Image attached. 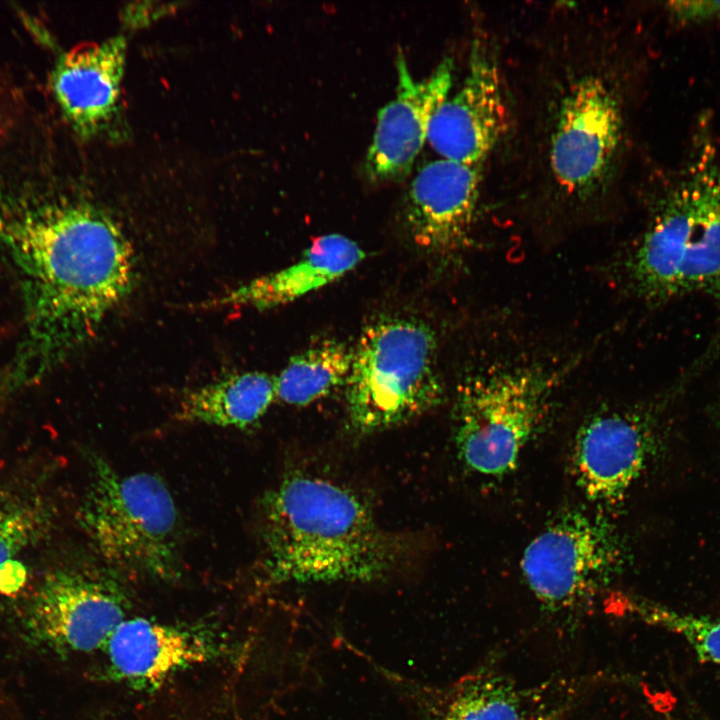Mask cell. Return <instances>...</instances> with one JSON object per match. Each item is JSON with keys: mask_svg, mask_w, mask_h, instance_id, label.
<instances>
[{"mask_svg": "<svg viewBox=\"0 0 720 720\" xmlns=\"http://www.w3.org/2000/svg\"><path fill=\"white\" fill-rule=\"evenodd\" d=\"M91 481L80 522L98 554L114 567L158 580L180 574V517L156 474H122L89 455Z\"/></svg>", "mask_w": 720, "mask_h": 720, "instance_id": "obj_5", "label": "cell"}, {"mask_svg": "<svg viewBox=\"0 0 720 720\" xmlns=\"http://www.w3.org/2000/svg\"><path fill=\"white\" fill-rule=\"evenodd\" d=\"M264 571L273 583L372 582L408 559L411 542L380 525L355 492L291 474L261 502Z\"/></svg>", "mask_w": 720, "mask_h": 720, "instance_id": "obj_2", "label": "cell"}, {"mask_svg": "<svg viewBox=\"0 0 720 720\" xmlns=\"http://www.w3.org/2000/svg\"><path fill=\"white\" fill-rule=\"evenodd\" d=\"M398 85L393 100L377 116V125L364 162L375 183L398 182L411 172L428 138L433 115L449 95L453 61L445 57L422 80H414L404 55L396 57Z\"/></svg>", "mask_w": 720, "mask_h": 720, "instance_id": "obj_12", "label": "cell"}, {"mask_svg": "<svg viewBox=\"0 0 720 720\" xmlns=\"http://www.w3.org/2000/svg\"><path fill=\"white\" fill-rule=\"evenodd\" d=\"M625 271L647 301L720 294V166L700 148L678 185L660 202Z\"/></svg>", "mask_w": 720, "mask_h": 720, "instance_id": "obj_3", "label": "cell"}, {"mask_svg": "<svg viewBox=\"0 0 720 720\" xmlns=\"http://www.w3.org/2000/svg\"><path fill=\"white\" fill-rule=\"evenodd\" d=\"M481 166L444 158L424 165L405 198V220L415 243L440 256L469 238L480 192Z\"/></svg>", "mask_w": 720, "mask_h": 720, "instance_id": "obj_14", "label": "cell"}, {"mask_svg": "<svg viewBox=\"0 0 720 720\" xmlns=\"http://www.w3.org/2000/svg\"><path fill=\"white\" fill-rule=\"evenodd\" d=\"M353 348L327 339L294 355L275 377L276 398L293 406H306L345 385Z\"/></svg>", "mask_w": 720, "mask_h": 720, "instance_id": "obj_19", "label": "cell"}, {"mask_svg": "<svg viewBox=\"0 0 720 720\" xmlns=\"http://www.w3.org/2000/svg\"><path fill=\"white\" fill-rule=\"evenodd\" d=\"M364 258L362 248L344 235L332 233L319 236L294 264L250 280L210 304L271 309L340 279Z\"/></svg>", "mask_w": 720, "mask_h": 720, "instance_id": "obj_17", "label": "cell"}, {"mask_svg": "<svg viewBox=\"0 0 720 720\" xmlns=\"http://www.w3.org/2000/svg\"><path fill=\"white\" fill-rule=\"evenodd\" d=\"M128 606L125 591L110 577L56 570L40 582L24 610V638L62 656L102 652L127 618Z\"/></svg>", "mask_w": 720, "mask_h": 720, "instance_id": "obj_9", "label": "cell"}, {"mask_svg": "<svg viewBox=\"0 0 720 720\" xmlns=\"http://www.w3.org/2000/svg\"><path fill=\"white\" fill-rule=\"evenodd\" d=\"M51 510L39 494L0 488V594L17 590L23 576L12 563L46 532Z\"/></svg>", "mask_w": 720, "mask_h": 720, "instance_id": "obj_20", "label": "cell"}, {"mask_svg": "<svg viewBox=\"0 0 720 720\" xmlns=\"http://www.w3.org/2000/svg\"><path fill=\"white\" fill-rule=\"evenodd\" d=\"M0 246L23 303L12 391L40 380L96 335L130 293L135 258L109 214L56 190L39 170H0Z\"/></svg>", "mask_w": 720, "mask_h": 720, "instance_id": "obj_1", "label": "cell"}, {"mask_svg": "<svg viewBox=\"0 0 720 720\" xmlns=\"http://www.w3.org/2000/svg\"><path fill=\"white\" fill-rule=\"evenodd\" d=\"M558 377L525 366L466 379L454 407V440L462 462L485 476L512 471L543 419Z\"/></svg>", "mask_w": 720, "mask_h": 720, "instance_id": "obj_6", "label": "cell"}, {"mask_svg": "<svg viewBox=\"0 0 720 720\" xmlns=\"http://www.w3.org/2000/svg\"><path fill=\"white\" fill-rule=\"evenodd\" d=\"M443 395L436 338L427 324L384 317L363 329L345 383L347 419L356 434L407 423L438 406Z\"/></svg>", "mask_w": 720, "mask_h": 720, "instance_id": "obj_4", "label": "cell"}, {"mask_svg": "<svg viewBox=\"0 0 720 720\" xmlns=\"http://www.w3.org/2000/svg\"><path fill=\"white\" fill-rule=\"evenodd\" d=\"M626 607L648 623L679 634L703 662L720 664V619L677 612L643 600H626Z\"/></svg>", "mask_w": 720, "mask_h": 720, "instance_id": "obj_21", "label": "cell"}, {"mask_svg": "<svg viewBox=\"0 0 720 720\" xmlns=\"http://www.w3.org/2000/svg\"><path fill=\"white\" fill-rule=\"evenodd\" d=\"M224 636L204 624H177L127 617L102 653L110 680L135 690H152L196 666L229 654Z\"/></svg>", "mask_w": 720, "mask_h": 720, "instance_id": "obj_10", "label": "cell"}, {"mask_svg": "<svg viewBox=\"0 0 720 720\" xmlns=\"http://www.w3.org/2000/svg\"><path fill=\"white\" fill-rule=\"evenodd\" d=\"M275 399V377L259 371L241 372L186 394L176 416L182 422L246 429L266 414Z\"/></svg>", "mask_w": 720, "mask_h": 720, "instance_id": "obj_18", "label": "cell"}, {"mask_svg": "<svg viewBox=\"0 0 720 720\" xmlns=\"http://www.w3.org/2000/svg\"><path fill=\"white\" fill-rule=\"evenodd\" d=\"M0 720H26L16 700L2 689H0Z\"/></svg>", "mask_w": 720, "mask_h": 720, "instance_id": "obj_23", "label": "cell"}, {"mask_svg": "<svg viewBox=\"0 0 720 720\" xmlns=\"http://www.w3.org/2000/svg\"><path fill=\"white\" fill-rule=\"evenodd\" d=\"M650 440L646 423L635 413L611 411L588 419L573 449L578 486L594 502L622 500L646 464Z\"/></svg>", "mask_w": 720, "mask_h": 720, "instance_id": "obj_16", "label": "cell"}, {"mask_svg": "<svg viewBox=\"0 0 720 720\" xmlns=\"http://www.w3.org/2000/svg\"><path fill=\"white\" fill-rule=\"evenodd\" d=\"M126 61L122 36L63 53L51 73V89L64 119L82 139L106 132L120 111Z\"/></svg>", "mask_w": 720, "mask_h": 720, "instance_id": "obj_15", "label": "cell"}, {"mask_svg": "<svg viewBox=\"0 0 720 720\" xmlns=\"http://www.w3.org/2000/svg\"><path fill=\"white\" fill-rule=\"evenodd\" d=\"M554 115L548 164L568 196L589 200L608 185L623 136V114L615 89L585 74L570 82Z\"/></svg>", "mask_w": 720, "mask_h": 720, "instance_id": "obj_7", "label": "cell"}, {"mask_svg": "<svg viewBox=\"0 0 720 720\" xmlns=\"http://www.w3.org/2000/svg\"><path fill=\"white\" fill-rule=\"evenodd\" d=\"M671 16L681 24H699L720 20V1L680 0L668 3Z\"/></svg>", "mask_w": 720, "mask_h": 720, "instance_id": "obj_22", "label": "cell"}, {"mask_svg": "<svg viewBox=\"0 0 720 720\" xmlns=\"http://www.w3.org/2000/svg\"><path fill=\"white\" fill-rule=\"evenodd\" d=\"M1 122H2V120H1V117H0V125H1Z\"/></svg>", "mask_w": 720, "mask_h": 720, "instance_id": "obj_24", "label": "cell"}, {"mask_svg": "<svg viewBox=\"0 0 720 720\" xmlns=\"http://www.w3.org/2000/svg\"><path fill=\"white\" fill-rule=\"evenodd\" d=\"M613 526L597 515L572 510L559 515L526 546L523 576L545 606L574 605L608 583L624 565Z\"/></svg>", "mask_w": 720, "mask_h": 720, "instance_id": "obj_8", "label": "cell"}, {"mask_svg": "<svg viewBox=\"0 0 720 720\" xmlns=\"http://www.w3.org/2000/svg\"><path fill=\"white\" fill-rule=\"evenodd\" d=\"M505 114L496 61L475 40L464 81L436 110L427 141L441 158L481 166L501 137Z\"/></svg>", "mask_w": 720, "mask_h": 720, "instance_id": "obj_13", "label": "cell"}, {"mask_svg": "<svg viewBox=\"0 0 720 720\" xmlns=\"http://www.w3.org/2000/svg\"><path fill=\"white\" fill-rule=\"evenodd\" d=\"M409 699L415 720H559L570 694L522 688L503 675L479 671L445 687L388 675Z\"/></svg>", "mask_w": 720, "mask_h": 720, "instance_id": "obj_11", "label": "cell"}]
</instances>
